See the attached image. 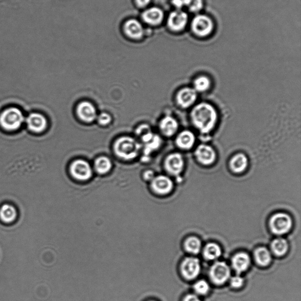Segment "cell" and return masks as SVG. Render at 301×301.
Masks as SVG:
<instances>
[{"label":"cell","mask_w":301,"mask_h":301,"mask_svg":"<svg viewBox=\"0 0 301 301\" xmlns=\"http://www.w3.org/2000/svg\"><path fill=\"white\" fill-rule=\"evenodd\" d=\"M186 7L191 13L197 14L204 7L203 0H188Z\"/></svg>","instance_id":"f546056e"},{"label":"cell","mask_w":301,"mask_h":301,"mask_svg":"<svg viewBox=\"0 0 301 301\" xmlns=\"http://www.w3.org/2000/svg\"><path fill=\"white\" fill-rule=\"evenodd\" d=\"M142 148V145L133 138L124 136L117 141L114 144L115 153L119 157L126 160L136 157Z\"/></svg>","instance_id":"7a4b0ae2"},{"label":"cell","mask_w":301,"mask_h":301,"mask_svg":"<svg viewBox=\"0 0 301 301\" xmlns=\"http://www.w3.org/2000/svg\"><path fill=\"white\" fill-rule=\"evenodd\" d=\"M210 80L208 77L205 76H201L194 81L195 90L198 92H204L208 90L210 87Z\"/></svg>","instance_id":"f1b7e54d"},{"label":"cell","mask_w":301,"mask_h":301,"mask_svg":"<svg viewBox=\"0 0 301 301\" xmlns=\"http://www.w3.org/2000/svg\"><path fill=\"white\" fill-rule=\"evenodd\" d=\"M244 284V280L240 276H235L230 280L231 286L235 288H241Z\"/></svg>","instance_id":"d6a6232c"},{"label":"cell","mask_w":301,"mask_h":301,"mask_svg":"<svg viewBox=\"0 0 301 301\" xmlns=\"http://www.w3.org/2000/svg\"><path fill=\"white\" fill-rule=\"evenodd\" d=\"M150 301H154V300H150Z\"/></svg>","instance_id":"74e56055"},{"label":"cell","mask_w":301,"mask_h":301,"mask_svg":"<svg viewBox=\"0 0 301 301\" xmlns=\"http://www.w3.org/2000/svg\"><path fill=\"white\" fill-rule=\"evenodd\" d=\"M195 136L193 132L189 131H183L178 136L176 143L182 149H190L194 146Z\"/></svg>","instance_id":"44dd1931"},{"label":"cell","mask_w":301,"mask_h":301,"mask_svg":"<svg viewBox=\"0 0 301 301\" xmlns=\"http://www.w3.org/2000/svg\"><path fill=\"white\" fill-rule=\"evenodd\" d=\"M70 173L77 180L85 181L90 179L92 171L90 165L84 160H76L70 167Z\"/></svg>","instance_id":"52a82bcc"},{"label":"cell","mask_w":301,"mask_h":301,"mask_svg":"<svg viewBox=\"0 0 301 301\" xmlns=\"http://www.w3.org/2000/svg\"><path fill=\"white\" fill-rule=\"evenodd\" d=\"M124 30L127 36L133 40H140L144 36V29L142 22L134 18L125 22Z\"/></svg>","instance_id":"8fae6325"},{"label":"cell","mask_w":301,"mask_h":301,"mask_svg":"<svg viewBox=\"0 0 301 301\" xmlns=\"http://www.w3.org/2000/svg\"><path fill=\"white\" fill-rule=\"evenodd\" d=\"M248 164V158L244 154H238L231 159L230 167L234 172L240 173L247 169Z\"/></svg>","instance_id":"7402d4cb"},{"label":"cell","mask_w":301,"mask_h":301,"mask_svg":"<svg viewBox=\"0 0 301 301\" xmlns=\"http://www.w3.org/2000/svg\"><path fill=\"white\" fill-rule=\"evenodd\" d=\"M173 182L166 176L159 175L151 181V189L155 194L166 195L170 194L173 189Z\"/></svg>","instance_id":"30bf717a"},{"label":"cell","mask_w":301,"mask_h":301,"mask_svg":"<svg viewBox=\"0 0 301 301\" xmlns=\"http://www.w3.org/2000/svg\"><path fill=\"white\" fill-rule=\"evenodd\" d=\"M230 276V269L224 262L215 263L210 270V277L215 284L222 285L227 281Z\"/></svg>","instance_id":"ba28073f"},{"label":"cell","mask_w":301,"mask_h":301,"mask_svg":"<svg viewBox=\"0 0 301 301\" xmlns=\"http://www.w3.org/2000/svg\"><path fill=\"white\" fill-rule=\"evenodd\" d=\"M159 127L164 134L172 136L177 131L178 124L173 117L167 116L161 120Z\"/></svg>","instance_id":"ffe728a7"},{"label":"cell","mask_w":301,"mask_h":301,"mask_svg":"<svg viewBox=\"0 0 301 301\" xmlns=\"http://www.w3.org/2000/svg\"><path fill=\"white\" fill-rule=\"evenodd\" d=\"M142 17L143 21L148 25L158 26L161 25L164 20V13L159 7H151L144 11Z\"/></svg>","instance_id":"7c38bea8"},{"label":"cell","mask_w":301,"mask_h":301,"mask_svg":"<svg viewBox=\"0 0 301 301\" xmlns=\"http://www.w3.org/2000/svg\"><path fill=\"white\" fill-rule=\"evenodd\" d=\"M95 168L98 173L101 174H107L112 169V163L108 158L101 157L97 159Z\"/></svg>","instance_id":"4316f807"},{"label":"cell","mask_w":301,"mask_h":301,"mask_svg":"<svg viewBox=\"0 0 301 301\" xmlns=\"http://www.w3.org/2000/svg\"><path fill=\"white\" fill-rule=\"evenodd\" d=\"M17 217L16 210L10 205H4L0 209V219L6 223L12 222Z\"/></svg>","instance_id":"603a6c76"},{"label":"cell","mask_w":301,"mask_h":301,"mask_svg":"<svg viewBox=\"0 0 301 301\" xmlns=\"http://www.w3.org/2000/svg\"><path fill=\"white\" fill-rule=\"evenodd\" d=\"M181 272L187 280L196 279L201 271V265L197 259L193 257L187 258L181 264Z\"/></svg>","instance_id":"9c48e42d"},{"label":"cell","mask_w":301,"mask_h":301,"mask_svg":"<svg viewBox=\"0 0 301 301\" xmlns=\"http://www.w3.org/2000/svg\"><path fill=\"white\" fill-rule=\"evenodd\" d=\"M194 287L195 291L199 295H206L210 291L209 284L204 280L198 281Z\"/></svg>","instance_id":"4dcf8cb0"},{"label":"cell","mask_w":301,"mask_h":301,"mask_svg":"<svg viewBox=\"0 0 301 301\" xmlns=\"http://www.w3.org/2000/svg\"><path fill=\"white\" fill-rule=\"evenodd\" d=\"M183 301H201L198 297L195 295H188L185 297Z\"/></svg>","instance_id":"8d00e7d4"},{"label":"cell","mask_w":301,"mask_h":301,"mask_svg":"<svg viewBox=\"0 0 301 301\" xmlns=\"http://www.w3.org/2000/svg\"><path fill=\"white\" fill-rule=\"evenodd\" d=\"M196 99V91L191 88H185L181 89L177 96L178 103L183 108L190 107L194 103Z\"/></svg>","instance_id":"ac0fdd59"},{"label":"cell","mask_w":301,"mask_h":301,"mask_svg":"<svg viewBox=\"0 0 301 301\" xmlns=\"http://www.w3.org/2000/svg\"><path fill=\"white\" fill-rule=\"evenodd\" d=\"M24 121L20 110L16 108H10L4 111L0 115V124L9 131L16 130L21 127Z\"/></svg>","instance_id":"277c9868"},{"label":"cell","mask_w":301,"mask_h":301,"mask_svg":"<svg viewBox=\"0 0 301 301\" xmlns=\"http://www.w3.org/2000/svg\"><path fill=\"white\" fill-rule=\"evenodd\" d=\"M144 178L146 181H151L155 178L154 172L152 171H146L144 174Z\"/></svg>","instance_id":"d590c367"},{"label":"cell","mask_w":301,"mask_h":301,"mask_svg":"<svg viewBox=\"0 0 301 301\" xmlns=\"http://www.w3.org/2000/svg\"><path fill=\"white\" fill-rule=\"evenodd\" d=\"M188 0H171L173 5L177 10H182L183 7H186Z\"/></svg>","instance_id":"836d02e7"},{"label":"cell","mask_w":301,"mask_h":301,"mask_svg":"<svg viewBox=\"0 0 301 301\" xmlns=\"http://www.w3.org/2000/svg\"><path fill=\"white\" fill-rule=\"evenodd\" d=\"M151 0H135L136 6L140 8H145L150 5Z\"/></svg>","instance_id":"e575fe53"},{"label":"cell","mask_w":301,"mask_h":301,"mask_svg":"<svg viewBox=\"0 0 301 301\" xmlns=\"http://www.w3.org/2000/svg\"><path fill=\"white\" fill-rule=\"evenodd\" d=\"M232 265L238 273H240L247 270L250 265V259L248 254L244 252L236 254L232 260Z\"/></svg>","instance_id":"d6986e66"},{"label":"cell","mask_w":301,"mask_h":301,"mask_svg":"<svg viewBox=\"0 0 301 301\" xmlns=\"http://www.w3.org/2000/svg\"><path fill=\"white\" fill-rule=\"evenodd\" d=\"M183 160L181 154H172L166 160L165 167L167 171L172 175H177L181 173L183 168Z\"/></svg>","instance_id":"5bb4252c"},{"label":"cell","mask_w":301,"mask_h":301,"mask_svg":"<svg viewBox=\"0 0 301 301\" xmlns=\"http://www.w3.org/2000/svg\"><path fill=\"white\" fill-rule=\"evenodd\" d=\"M271 248L276 256L280 257L284 256L288 249L287 242L283 238H276L272 242Z\"/></svg>","instance_id":"d4e9b609"},{"label":"cell","mask_w":301,"mask_h":301,"mask_svg":"<svg viewBox=\"0 0 301 301\" xmlns=\"http://www.w3.org/2000/svg\"><path fill=\"white\" fill-rule=\"evenodd\" d=\"M191 116L194 126L202 133L213 130L217 121L216 109L206 103H201L195 107Z\"/></svg>","instance_id":"6da1fadb"},{"label":"cell","mask_w":301,"mask_h":301,"mask_svg":"<svg viewBox=\"0 0 301 301\" xmlns=\"http://www.w3.org/2000/svg\"><path fill=\"white\" fill-rule=\"evenodd\" d=\"M191 28L195 35L199 37H206L213 33L214 24L209 15L198 14L191 23Z\"/></svg>","instance_id":"3957f363"},{"label":"cell","mask_w":301,"mask_h":301,"mask_svg":"<svg viewBox=\"0 0 301 301\" xmlns=\"http://www.w3.org/2000/svg\"><path fill=\"white\" fill-rule=\"evenodd\" d=\"M77 112L80 119L86 123L92 122L97 117L95 106L87 101H84L78 105Z\"/></svg>","instance_id":"9a60e30c"},{"label":"cell","mask_w":301,"mask_h":301,"mask_svg":"<svg viewBox=\"0 0 301 301\" xmlns=\"http://www.w3.org/2000/svg\"><path fill=\"white\" fill-rule=\"evenodd\" d=\"M27 126L29 130L34 132H41L45 130L47 127L46 119L40 114H31L27 120Z\"/></svg>","instance_id":"2e32d148"},{"label":"cell","mask_w":301,"mask_h":301,"mask_svg":"<svg viewBox=\"0 0 301 301\" xmlns=\"http://www.w3.org/2000/svg\"><path fill=\"white\" fill-rule=\"evenodd\" d=\"M221 249L220 246L215 243H210L206 245L204 250V255L206 260H214L220 257Z\"/></svg>","instance_id":"484cf974"},{"label":"cell","mask_w":301,"mask_h":301,"mask_svg":"<svg viewBox=\"0 0 301 301\" xmlns=\"http://www.w3.org/2000/svg\"><path fill=\"white\" fill-rule=\"evenodd\" d=\"M144 147V154L149 155L151 152L158 149L161 143V140L151 131L141 136Z\"/></svg>","instance_id":"e0dca14e"},{"label":"cell","mask_w":301,"mask_h":301,"mask_svg":"<svg viewBox=\"0 0 301 301\" xmlns=\"http://www.w3.org/2000/svg\"><path fill=\"white\" fill-rule=\"evenodd\" d=\"M185 247L188 252L197 254L200 251L201 242L198 238L194 237L188 238L185 243Z\"/></svg>","instance_id":"83f0119b"},{"label":"cell","mask_w":301,"mask_h":301,"mask_svg":"<svg viewBox=\"0 0 301 301\" xmlns=\"http://www.w3.org/2000/svg\"><path fill=\"white\" fill-rule=\"evenodd\" d=\"M257 263L261 266H267L271 261V254L267 248H258L255 252Z\"/></svg>","instance_id":"cb8c5ba5"},{"label":"cell","mask_w":301,"mask_h":301,"mask_svg":"<svg viewBox=\"0 0 301 301\" xmlns=\"http://www.w3.org/2000/svg\"><path fill=\"white\" fill-rule=\"evenodd\" d=\"M111 117L107 113H102L100 115L99 119H98L99 123L102 126H107V125L111 123Z\"/></svg>","instance_id":"1f68e13d"},{"label":"cell","mask_w":301,"mask_h":301,"mask_svg":"<svg viewBox=\"0 0 301 301\" xmlns=\"http://www.w3.org/2000/svg\"><path fill=\"white\" fill-rule=\"evenodd\" d=\"M195 155L198 161L205 166L211 165L216 160V152L207 145H200L195 151Z\"/></svg>","instance_id":"4fadbf2b"},{"label":"cell","mask_w":301,"mask_h":301,"mask_svg":"<svg viewBox=\"0 0 301 301\" xmlns=\"http://www.w3.org/2000/svg\"><path fill=\"white\" fill-rule=\"evenodd\" d=\"M188 22L189 15L182 10H176L171 12L167 19V26L174 32H180L184 30Z\"/></svg>","instance_id":"8992f818"},{"label":"cell","mask_w":301,"mask_h":301,"mask_svg":"<svg viewBox=\"0 0 301 301\" xmlns=\"http://www.w3.org/2000/svg\"><path fill=\"white\" fill-rule=\"evenodd\" d=\"M292 225L290 217L284 213L274 215L270 220L272 231L276 235H283L289 231Z\"/></svg>","instance_id":"5b68a950"}]
</instances>
